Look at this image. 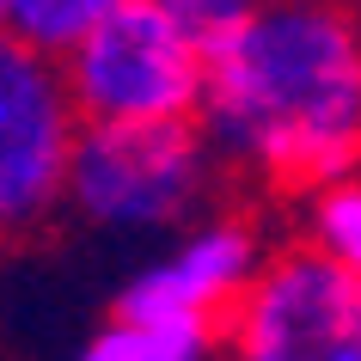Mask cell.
I'll list each match as a JSON object with an SVG mask.
<instances>
[{"mask_svg": "<svg viewBox=\"0 0 361 361\" xmlns=\"http://www.w3.org/2000/svg\"><path fill=\"white\" fill-rule=\"evenodd\" d=\"M209 129L227 178L300 196L361 159V0H257L209 43Z\"/></svg>", "mask_w": 361, "mask_h": 361, "instance_id": "obj_1", "label": "cell"}, {"mask_svg": "<svg viewBox=\"0 0 361 361\" xmlns=\"http://www.w3.org/2000/svg\"><path fill=\"white\" fill-rule=\"evenodd\" d=\"M227 178L196 116L166 123H86L68 166V214L98 233L190 227Z\"/></svg>", "mask_w": 361, "mask_h": 361, "instance_id": "obj_2", "label": "cell"}, {"mask_svg": "<svg viewBox=\"0 0 361 361\" xmlns=\"http://www.w3.org/2000/svg\"><path fill=\"white\" fill-rule=\"evenodd\" d=\"M61 74L86 123L196 116L209 92V43L159 0H123L61 49Z\"/></svg>", "mask_w": 361, "mask_h": 361, "instance_id": "obj_3", "label": "cell"}, {"mask_svg": "<svg viewBox=\"0 0 361 361\" xmlns=\"http://www.w3.org/2000/svg\"><path fill=\"white\" fill-rule=\"evenodd\" d=\"M80 116L61 56L0 31V245H25L68 214Z\"/></svg>", "mask_w": 361, "mask_h": 361, "instance_id": "obj_4", "label": "cell"}, {"mask_svg": "<svg viewBox=\"0 0 361 361\" xmlns=\"http://www.w3.org/2000/svg\"><path fill=\"white\" fill-rule=\"evenodd\" d=\"M221 361H361V276L294 233L221 319Z\"/></svg>", "mask_w": 361, "mask_h": 361, "instance_id": "obj_5", "label": "cell"}, {"mask_svg": "<svg viewBox=\"0 0 361 361\" xmlns=\"http://www.w3.org/2000/svg\"><path fill=\"white\" fill-rule=\"evenodd\" d=\"M269 233L239 209L202 214L171 239L166 257H153L129 288L116 294V312L135 319H171V324H214L233 312V300L257 282V269L269 264Z\"/></svg>", "mask_w": 361, "mask_h": 361, "instance_id": "obj_6", "label": "cell"}, {"mask_svg": "<svg viewBox=\"0 0 361 361\" xmlns=\"http://www.w3.org/2000/svg\"><path fill=\"white\" fill-rule=\"evenodd\" d=\"M214 349H221V331L214 324H171V319L111 312L74 349V361H209Z\"/></svg>", "mask_w": 361, "mask_h": 361, "instance_id": "obj_7", "label": "cell"}, {"mask_svg": "<svg viewBox=\"0 0 361 361\" xmlns=\"http://www.w3.org/2000/svg\"><path fill=\"white\" fill-rule=\"evenodd\" d=\"M294 202V233L324 257H337L349 276H361V159L319 178L312 190L288 196Z\"/></svg>", "mask_w": 361, "mask_h": 361, "instance_id": "obj_8", "label": "cell"}, {"mask_svg": "<svg viewBox=\"0 0 361 361\" xmlns=\"http://www.w3.org/2000/svg\"><path fill=\"white\" fill-rule=\"evenodd\" d=\"M111 6H123V0H13V6H6V31H19V37H31L37 49L61 56V49L74 37H86Z\"/></svg>", "mask_w": 361, "mask_h": 361, "instance_id": "obj_9", "label": "cell"}, {"mask_svg": "<svg viewBox=\"0 0 361 361\" xmlns=\"http://www.w3.org/2000/svg\"><path fill=\"white\" fill-rule=\"evenodd\" d=\"M159 6H166L178 25H190L202 43H214V37H227V31L245 19L257 0H159Z\"/></svg>", "mask_w": 361, "mask_h": 361, "instance_id": "obj_10", "label": "cell"}, {"mask_svg": "<svg viewBox=\"0 0 361 361\" xmlns=\"http://www.w3.org/2000/svg\"><path fill=\"white\" fill-rule=\"evenodd\" d=\"M6 6H13V0H0V31H6Z\"/></svg>", "mask_w": 361, "mask_h": 361, "instance_id": "obj_11", "label": "cell"}]
</instances>
